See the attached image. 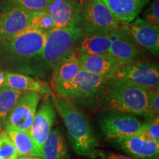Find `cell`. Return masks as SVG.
<instances>
[{"instance_id": "32", "label": "cell", "mask_w": 159, "mask_h": 159, "mask_svg": "<svg viewBox=\"0 0 159 159\" xmlns=\"http://www.w3.org/2000/svg\"><path fill=\"white\" fill-rule=\"evenodd\" d=\"M17 159H42L39 157H34V156H19Z\"/></svg>"}, {"instance_id": "5", "label": "cell", "mask_w": 159, "mask_h": 159, "mask_svg": "<svg viewBox=\"0 0 159 159\" xmlns=\"http://www.w3.org/2000/svg\"><path fill=\"white\" fill-rule=\"evenodd\" d=\"M83 34L79 26L55 28L47 33L42 51V62L46 71H52L75 52V46Z\"/></svg>"}, {"instance_id": "6", "label": "cell", "mask_w": 159, "mask_h": 159, "mask_svg": "<svg viewBox=\"0 0 159 159\" xmlns=\"http://www.w3.org/2000/svg\"><path fill=\"white\" fill-rule=\"evenodd\" d=\"M78 26L83 34H105L120 28V21L102 0H87L83 5Z\"/></svg>"}, {"instance_id": "17", "label": "cell", "mask_w": 159, "mask_h": 159, "mask_svg": "<svg viewBox=\"0 0 159 159\" xmlns=\"http://www.w3.org/2000/svg\"><path fill=\"white\" fill-rule=\"evenodd\" d=\"M5 85L21 92H36L41 95L50 93L49 85L44 81L21 73L6 72Z\"/></svg>"}, {"instance_id": "10", "label": "cell", "mask_w": 159, "mask_h": 159, "mask_svg": "<svg viewBox=\"0 0 159 159\" xmlns=\"http://www.w3.org/2000/svg\"><path fill=\"white\" fill-rule=\"evenodd\" d=\"M35 13L2 2L0 6V42L25 30Z\"/></svg>"}, {"instance_id": "23", "label": "cell", "mask_w": 159, "mask_h": 159, "mask_svg": "<svg viewBox=\"0 0 159 159\" xmlns=\"http://www.w3.org/2000/svg\"><path fill=\"white\" fill-rule=\"evenodd\" d=\"M22 94L5 85L0 89V120L3 125Z\"/></svg>"}, {"instance_id": "8", "label": "cell", "mask_w": 159, "mask_h": 159, "mask_svg": "<svg viewBox=\"0 0 159 159\" xmlns=\"http://www.w3.org/2000/svg\"><path fill=\"white\" fill-rule=\"evenodd\" d=\"M113 79H123L145 88H156L159 83L158 65L155 62H130L119 66Z\"/></svg>"}, {"instance_id": "26", "label": "cell", "mask_w": 159, "mask_h": 159, "mask_svg": "<svg viewBox=\"0 0 159 159\" xmlns=\"http://www.w3.org/2000/svg\"><path fill=\"white\" fill-rule=\"evenodd\" d=\"M30 25L36 27L47 33L55 29L52 20L47 10L35 13L31 20Z\"/></svg>"}, {"instance_id": "15", "label": "cell", "mask_w": 159, "mask_h": 159, "mask_svg": "<svg viewBox=\"0 0 159 159\" xmlns=\"http://www.w3.org/2000/svg\"><path fill=\"white\" fill-rule=\"evenodd\" d=\"M117 148L136 159H158L159 142L147 141L137 135L117 139L113 142Z\"/></svg>"}, {"instance_id": "13", "label": "cell", "mask_w": 159, "mask_h": 159, "mask_svg": "<svg viewBox=\"0 0 159 159\" xmlns=\"http://www.w3.org/2000/svg\"><path fill=\"white\" fill-rule=\"evenodd\" d=\"M122 29L130 35L137 44L158 55L159 52V27L138 18Z\"/></svg>"}, {"instance_id": "12", "label": "cell", "mask_w": 159, "mask_h": 159, "mask_svg": "<svg viewBox=\"0 0 159 159\" xmlns=\"http://www.w3.org/2000/svg\"><path fill=\"white\" fill-rule=\"evenodd\" d=\"M110 35L111 43L108 53L119 66L136 61L140 51L134 39L121 28L111 32Z\"/></svg>"}, {"instance_id": "29", "label": "cell", "mask_w": 159, "mask_h": 159, "mask_svg": "<svg viewBox=\"0 0 159 159\" xmlns=\"http://www.w3.org/2000/svg\"><path fill=\"white\" fill-rule=\"evenodd\" d=\"M146 122L142 123V126L152 134L154 139L159 142V117L158 116H150L147 117Z\"/></svg>"}, {"instance_id": "1", "label": "cell", "mask_w": 159, "mask_h": 159, "mask_svg": "<svg viewBox=\"0 0 159 159\" xmlns=\"http://www.w3.org/2000/svg\"><path fill=\"white\" fill-rule=\"evenodd\" d=\"M47 33L29 25L11 39L0 42V62L31 75L43 76L42 51Z\"/></svg>"}, {"instance_id": "3", "label": "cell", "mask_w": 159, "mask_h": 159, "mask_svg": "<svg viewBox=\"0 0 159 159\" xmlns=\"http://www.w3.org/2000/svg\"><path fill=\"white\" fill-rule=\"evenodd\" d=\"M99 105L105 111H116L136 116H151L147 88L123 79L107 80Z\"/></svg>"}, {"instance_id": "25", "label": "cell", "mask_w": 159, "mask_h": 159, "mask_svg": "<svg viewBox=\"0 0 159 159\" xmlns=\"http://www.w3.org/2000/svg\"><path fill=\"white\" fill-rule=\"evenodd\" d=\"M19 157L14 144L5 130L0 132V159H17Z\"/></svg>"}, {"instance_id": "28", "label": "cell", "mask_w": 159, "mask_h": 159, "mask_svg": "<svg viewBox=\"0 0 159 159\" xmlns=\"http://www.w3.org/2000/svg\"><path fill=\"white\" fill-rule=\"evenodd\" d=\"M159 1L154 0L145 12V20L151 25L159 27Z\"/></svg>"}, {"instance_id": "27", "label": "cell", "mask_w": 159, "mask_h": 159, "mask_svg": "<svg viewBox=\"0 0 159 159\" xmlns=\"http://www.w3.org/2000/svg\"><path fill=\"white\" fill-rule=\"evenodd\" d=\"M148 102L151 116L159 115V90L156 88H147Z\"/></svg>"}, {"instance_id": "11", "label": "cell", "mask_w": 159, "mask_h": 159, "mask_svg": "<svg viewBox=\"0 0 159 159\" xmlns=\"http://www.w3.org/2000/svg\"><path fill=\"white\" fill-rule=\"evenodd\" d=\"M45 96V99L35 113L30 130V134L41 155L43 146L52 130L56 117L55 99L49 94Z\"/></svg>"}, {"instance_id": "33", "label": "cell", "mask_w": 159, "mask_h": 159, "mask_svg": "<svg viewBox=\"0 0 159 159\" xmlns=\"http://www.w3.org/2000/svg\"><path fill=\"white\" fill-rule=\"evenodd\" d=\"M2 126H3L1 120H0V132H1V131L2 130Z\"/></svg>"}, {"instance_id": "4", "label": "cell", "mask_w": 159, "mask_h": 159, "mask_svg": "<svg viewBox=\"0 0 159 159\" xmlns=\"http://www.w3.org/2000/svg\"><path fill=\"white\" fill-rule=\"evenodd\" d=\"M108 80L81 69L71 80L53 85L57 94L77 106L92 109L99 105Z\"/></svg>"}, {"instance_id": "19", "label": "cell", "mask_w": 159, "mask_h": 159, "mask_svg": "<svg viewBox=\"0 0 159 159\" xmlns=\"http://www.w3.org/2000/svg\"><path fill=\"white\" fill-rule=\"evenodd\" d=\"M110 33L83 34L75 46V50L81 55L108 53L111 47Z\"/></svg>"}, {"instance_id": "20", "label": "cell", "mask_w": 159, "mask_h": 159, "mask_svg": "<svg viewBox=\"0 0 159 159\" xmlns=\"http://www.w3.org/2000/svg\"><path fill=\"white\" fill-rule=\"evenodd\" d=\"M43 159H71L68 145L59 128L52 129L43 146Z\"/></svg>"}, {"instance_id": "30", "label": "cell", "mask_w": 159, "mask_h": 159, "mask_svg": "<svg viewBox=\"0 0 159 159\" xmlns=\"http://www.w3.org/2000/svg\"><path fill=\"white\" fill-rule=\"evenodd\" d=\"M94 159H136L133 157H128L117 155L111 152H105V151L99 150V154Z\"/></svg>"}, {"instance_id": "16", "label": "cell", "mask_w": 159, "mask_h": 159, "mask_svg": "<svg viewBox=\"0 0 159 159\" xmlns=\"http://www.w3.org/2000/svg\"><path fill=\"white\" fill-rule=\"evenodd\" d=\"M82 69L107 80L114 78L119 64L109 53L81 55L79 57Z\"/></svg>"}, {"instance_id": "14", "label": "cell", "mask_w": 159, "mask_h": 159, "mask_svg": "<svg viewBox=\"0 0 159 159\" xmlns=\"http://www.w3.org/2000/svg\"><path fill=\"white\" fill-rule=\"evenodd\" d=\"M83 4L80 0H56L47 10L55 28L78 26Z\"/></svg>"}, {"instance_id": "31", "label": "cell", "mask_w": 159, "mask_h": 159, "mask_svg": "<svg viewBox=\"0 0 159 159\" xmlns=\"http://www.w3.org/2000/svg\"><path fill=\"white\" fill-rule=\"evenodd\" d=\"M5 73L3 71L0 70V89L5 85Z\"/></svg>"}, {"instance_id": "2", "label": "cell", "mask_w": 159, "mask_h": 159, "mask_svg": "<svg viewBox=\"0 0 159 159\" xmlns=\"http://www.w3.org/2000/svg\"><path fill=\"white\" fill-rule=\"evenodd\" d=\"M55 108L67 129L72 148L77 156L94 159L99 154V142L88 117L69 101L55 99Z\"/></svg>"}, {"instance_id": "22", "label": "cell", "mask_w": 159, "mask_h": 159, "mask_svg": "<svg viewBox=\"0 0 159 159\" xmlns=\"http://www.w3.org/2000/svg\"><path fill=\"white\" fill-rule=\"evenodd\" d=\"M81 69L82 67L79 57H77L75 52H74L68 58L60 63L54 70L52 71V85L61 84L71 80L76 76Z\"/></svg>"}, {"instance_id": "24", "label": "cell", "mask_w": 159, "mask_h": 159, "mask_svg": "<svg viewBox=\"0 0 159 159\" xmlns=\"http://www.w3.org/2000/svg\"><path fill=\"white\" fill-rule=\"evenodd\" d=\"M56 0H4L3 2L38 13L47 11Z\"/></svg>"}, {"instance_id": "34", "label": "cell", "mask_w": 159, "mask_h": 159, "mask_svg": "<svg viewBox=\"0 0 159 159\" xmlns=\"http://www.w3.org/2000/svg\"><path fill=\"white\" fill-rule=\"evenodd\" d=\"M42 159H43V158H42Z\"/></svg>"}, {"instance_id": "9", "label": "cell", "mask_w": 159, "mask_h": 159, "mask_svg": "<svg viewBox=\"0 0 159 159\" xmlns=\"http://www.w3.org/2000/svg\"><path fill=\"white\" fill-rule=\"evenodd\" d=\"M41 95L36 92H23L10 113L5 127L30 133Z\"/></svg>"}, {"instance_id": "7", "label": "cell", "mask_w": 159, "mask_h": 159, "mask_svg": "<svg viewBox=\"0 0 159 159\" xmlns=\"http://www.w3.org/2000/svg\"><path fill=\"white\" fill-rule=\"evenodd\" d=\"M142 125L136 115L116 111H105L99 119L101 134L108 142L136 134Z\"/></svg>"}, {"instance_id": "21", "label": "cell", "mask_w": 159, "mask_h": 159, "mask_svg": "<svg viewBox=\"0 0 159 159\" xmlns=\"http://www.w3.org/2000/svg\"><path fill=\"white\" fill-rule=\"evenodd\" d=\"M5 130L11 139L19 156L42 157L30 133L11 127H5Z\"/></svg>"}, {"instance_id": "18", "label": "cell", "mask_w": 159, "mask_h": 159, "mask_svg": "<svg viewBox=\"0 0 159 159\" xmlns=\"http://www.w3.org/2000/svg\"><path fill=\"white\" fill-rule=\"evenodd\" d=\"M119 21L132 22L149 0H102Z\"/></svg>"}]
</instances>
